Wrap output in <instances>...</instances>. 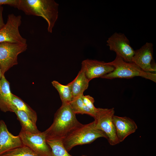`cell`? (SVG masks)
<instances>
[{"mask_svg":"<svg viewBox=\"0 0 156 156\" xmlns=\"http://www.w3.org/2000/svg\"><path fill=\"white\" fill-rule=\"evenodd\" d=\"M14 112L16 115L17 119L21 126V129L31 133H36L40 132L37 128L36 123L34 122L25 112L16 108Z\"/></svg>","mask_w":156,"mask_h":156,"instance_id":"16","label":"cell"},{"mask_svg":"<svg viewBox=\"0 0 156 156\" xmlns=\"http://www.w3.org/2000/svg\"><path fill=\"white\" fill-rule=\"evenodd\" d=\"M3 6H0V29L2 28L5 24L3 17Z\"/></svg>","mask_w":156,"mask_h":156,"instance_id":"24","label":"cell"},{"mask_svg":"<svg viewBox=\"0 0 156 156\" xmlns=\"http://www.w3.org/2000/svg\"><path fill=\"white\" fill-rule=\"evenodd\" d=\"M81 124L70 104L62 103L55 114L52 124L44 131L46 139L62 140Z\"/></svg>","mask_w":156,"mask_h":156,"instance_id":"1","label":"cell"},{"mask_svg":"<svg viewBox=\"0 0 156 156\" xmlns=\"http://www.w3.org/2000/svg\"><path fill=\"white\" fill-rule=\"evenodd\" d=\"M107 63L113 66L114 69L102 76L101 78L108 79H128L139 76L156 82L155 73L143 71L133 63L126 62L117 55L113 61Z\"/></svg>","mask_w":156,"mask_h":156,"instance_id":"4","label":"cell"},{"mask_svg":"<svg viewBox=\"0 0 156 156\" xmlns=\"http://www.w3.org/2000/svg\"><path fill=\"white\" fill-rule=\"evenodd\" d=\"M153 44L146 42L139 49L135 51L131 62L143 71L151 73L155 72L156 64L154 62H153Z\"/></svg>","mask_w":156,"mask_h":156,"instance_id":"10","label":"cell"},{"mask_svg":"<svg viewBox=\"0 0 156 156\" xmlns=\"http://www.w3.org/2000/svg\"><path fill=\"white\" fill-rule=\"evenodd\" d=\"M0 156H41L28 146L23 144L7 151Z\"/></svg>","mask_w":156,"mask_h":156,"instance_id":"21","label":"cell"},{"mask_svg":"<svg viewBox=\"0 0 156 156\" xmlns=\"http://www.w3.org/2000/svg\"><path fill=\"white\" fill-rule=\"evenodd\" d=\"M22 17L12 13L8 15L7 21L0 29V42L25 44L27 40L21 35L19 28L22 23Z\"/></svg>","mask_w":156,"mask_h":156,"instance_id":"7","label":"cell"},{"mask_svg":"<svg viewBox=\"0 0 156 156\" xmlns=\"http://www.w3.org/2000/svg\"><path fill=\"white\" fill-rule=\"evenodd\" d=\"M107 42L110 50L115 52L116 55L126 62H131L135 50L124 34L115 32L108 38Z\"/></svg>","mask_w":156,"mask_h":156,"instance_id":"9","label":"cell"},{"mask_svg":"<svg viewBox=\"0 0 156 156\" xmlns=\"http://www.w3.org/2000/svg\"><path fill=\"white\" fill-rule=\"evenodd\" d=\"M51 83L58 91L62 103H70L73 99L71 82L67 85H64L54 80Z\"/></svg>","mask_w":156,"mask_h":156,"instance_id":"17","label":"cell"},{"mask_svg":"<svg viewBox=\"0 0 156 156\" xmlns=\"http://www.w3.org/2000/svg\"><path fill=\"white\" fill-rule=\"evenodd\" d=\"M23 144L19 136L12 134L8 131L4 121L0 120V155Z\"/></svg>","mask_w":156,"mask_h":156,"instance_id":"13","label":"cell"},{"mask_svg":"<svg viewBox=\"0 0 156 156\" xmlns=\"http://www.w3.org/2000/svg\"><path fill=\"white\" fill-rule=\"evenodd\" d=\"M90 81L86 77L83 71L81 69L76 77L70 82L72 100L83 94L84 92L88 87Z\"/></svg>","mask_w":156,"mask_h":156,"instance_id":"15","label":"cell"},{"mask_svg":"<svg viewBox=\"0 0 156 156\" xmlns=\"http://www.w3.org/2000/svg\"><path fill=\"white\" fill-rule=\"evenodd\" d=\"M18 135L23 145L29 147L40 156H52L44 131L34 133L21 129Z\"/></svg>","mask_w":156,"mask_h":156,"instance_id":"8","label":"cell"},{"mask_svg":"<svg viewBox=\"0 0 156 156\" xmlns=\"http://www.w3.org/2000/svg\"><path fill=\"white\" fill-rule=\"evenodd\" d=\"M1 69L0 67V95L1 94V85H0V81H1Z\"/></svg>","mask_w":156,"mask_h":156,"instance_id":"25","label":"cell"},{"mask_svg":"<svg viewBox=\"0 0 156 156\" xmlns=\"http://www.w3.org/2000/svg\"><path fill=\"white\" fill-rule=\"evenodd\" d=\"M20 2V0H0V6L8 5L18 8Z\"/></svg>","mask_w":156,"mask_h":156,"instance_id":"23","label":"cell"},{"mask_svg":"<svg viewBox=\"0 0 156 156\" xmlns=\"http://www.w3.org/2000/svg\"><path fill=\"white\" fill-rule=\"evenodd\" d=\"M10 84L4 75H1L0 81V109L5 112H14V109L16 108L12 103V94L11 92Z\"/></svg>","mask_w":156,"mask_h":156,"instance_id":"14","label":"cell"},{"mask_svg":"<svg viewBox=\"0 0 156 156\" xmlns=\"http://www.w3.org/2000/svg\"><path fill=\"white\" fill-rule=\"evenodd\" d=\"M114 108H99L94 118L96 128L103 132L107 137L109 143L112 146L120 142L116 135L113 118Z\"/></svg>","mask_w":156,"mask_h":156,"instance_id":"6","label":"cell"},{"mask_svg":"<svg viewBox=\"0 0 156 156\" xmlns=\"http://www.w3.org/2000/svg\"><path fill=\"white\" fill-rule=\"evenodd\" d=\"M58 4L53 0H20L17 9L27 15L41 16L47 22L51 33L58 16Z\"/></svg>","mask_w":156,"mask_h":156,"instance_id":"2","label":"cell"},{"mask_svg":"<svg viewBox=\"0 0 156 156\" xmlns=\"http://www.w3.org/2000/svg\"><path fill=\"white\" fill-rule=\"evenodd\" d=\"M101 137L107 139L105 134L96 128L94 120L86 124L81 123L62 141L65 148L68 152L75 146L90 144Z\"/></svg>","mask_w":156,"mask_h":156,"instance_id":"3","label":"cell"},{"mask_svg":"<svg viewBox=\"0 0 156 156\" xmlns=\"http://www.w3.org/2000/svg\"><path fill=\"white\" fill-rule=\"evenodd\" d=\"M27 43L0 42V67L2 75L18 64V57L27 49Z\"/></svg>","mask_w":156,"mask_h":156,"instance_id":"5","label":"cell"},{"mask_svg":"<svg viewBox=\"0 0 156 156\" xmlns=\"http://www.w3.org/2000/svg\"><path fill=\"white\" fill-rule=\"evenodd\" d=\"M12 99L13 105L18 109L26 113L33 121L36 123L37 116L36 112L20 98L13 94Z\"/></svg>","mask_w":156,"mask_h":156,"instance_id":"18","label":"cell"},{"mask_svg":"<svg viewBox=\"0 0 156 156\" xmlns=\"http://www.w3.org/2000/svg\"><path fill=\"white\" fill-rule=\"evenodd\" d=\"M81 98L85 105L96 115L99 108H97L95 107L94 98L89 95H84L83 94L81 96Z\"/></svg>","mask_w":156,"mask_h":156,"instance_id":"22","label":"cell"},{"mask_svg":"<svg viewBox=\"0 0 156 156\" xmlns=\"http://www.w3.org/2000/svg\"><path fill=\"white\" fill-rule=\"evenodd\" d=\"M81 96L73 99L69 103L73 111L76 114H87L94 118L96 114L85 105L82 100Z\"/></svg>","mask_w":156,"mask_h":156,"instance_id":"19","label":"cell"},{"mask_svg":"<svg viewBox=\"0 0 156 156\" xmlns=\"http://www.w3.org/2000/svg\"><path fill=\"white\" fill-rule=\"evenodd\" d=\"M81 156H87L86 155H81Z\"/></svg>","mask_w":156,"mask_h":156,"instance_id":"26","label":"cell"},{"mask_svg":"<svg viewBox=\"0 0 156 156\" xmlns=\"http://www.w3.org/2000/svg\"><path fill=\"white\" fill-rule=\"evenodd\" d=\"M81 69L90 81L94 78L101 77L112 71L114 67L107 62L87 59L82 62Z\"/></svg>","mask_w":156,"mask_h":156,"instance_id":"11","label":"cell"},{"mask_svg":"<svg viewBox=\"0 0 156 156\" xmlns=\"http://www.w3.org/2000/svg\"><path fill=\"white\" fill-rule=\"evenodd\" d=\"M113 121L116 135L120 143L129 135L135 132L138 129L134 120L128 117L114 115Z\"/></svg>","mask_w":156,"mask_h":156,"instance_id":"12","label":"cell"},{"mask_svg":"<svg viewBox=\"0 0 156 156\" xmlns=\"http://www.w3.org/2000/svg\"><path fill=\"white\" fill-rule=\"evenodd\" d=\"M46 141L51 149L52 156H72L65 148L62 140L46 139Z\"/></svg>","mask_w":156,"mask_h":156,"instance_id":"20","label":"cell"}]
</instances>
